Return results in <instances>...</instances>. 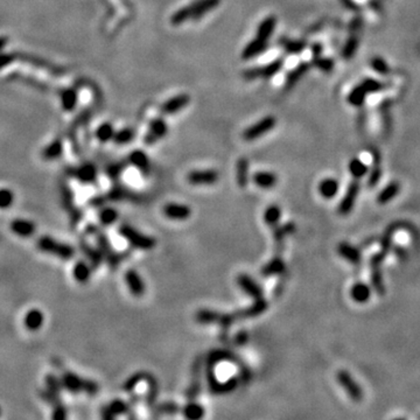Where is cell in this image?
Segmentation results:
<instances>
[{
    "label": "cell",
    "instance_id": "cell-1",
    "mask_svg": "<svg viewBox=\"0 0 420 420\" xmlns=\"http://www.w3.org/2000/svg\"><path fill=\"white\" fill-rule=\"evenodd\" d=\"M88 230H89L91 234H93L95 237L97 239V243L99 245V250H101L103 257L108 263L109 267L111 270H116L121 262L124 261V259L128 257V252H117L116 250L113 249L111 246V243H110L109 238L106 237V235L104 232L101 231V229L97 228V227H94V225H90V227H88Z\"/></svg>",
    "mask_w": 420,
    "mask_h": 420
},
{
    "label": "cell",
    "instance_id": "cell-2",
    "mask_svg": "<svg viewBox=\"0 0 420 420\" xmlns=\"http://www.w3.org/2000/svg\"><path fill=\"white\" fill-rule=\"evenodd\" d=\"M118 232L125 240H128L130 245L135 249L139 250H152L156 245V240L151 237L141 234L137 229L132 228L131 225L123 224L118 229Z\"/></svg>",
    "mask_w": 420,
    "mask_h": 420
},
{
    "label": "cell",
    "instance_id": "cell-3",
    "mask_svg": "<svg viewBox=\"0 0 420 420\" xmlns=\"http://www.w3.org/2000/svg\"><path fill=\"white\" fill-rule=\"evenodd\" d=\"M61 383H62V387L66 390L71 393L86 392L89 393L90 396H94L98 392V385L95 382L84 380V378H81L72 372L64 373Z\"/></svg>",
    "mask_w": 420,
    "mask_h": 420
},
{
    "label": "cell",
    "instance_id": "cell-4",
    "mask_svg": "<svg viewBox=\"0 0 420 420\" xmlns=\"http://www.w3.org/2000/svg\"><path fill=\"white\" fill-rule=\"evenodd\" d=\"M388 255L384 252L378 251L373 254L370 257V280H371V285L373 291L376 292L380 297H383L385 294V285L383 280V271H382V265L387 258Z\"/></svg>",
    "mask_w": 420,
    "mask_h": 420
},
{
    "label": "cell",
    "instance_id": "cell-5",
    "mask_svg": "<svg viewBox=\"0 0 420 420\" xmlns=\"http://www.w3.org/2000/svg\"><path fill=\"white\" fill-rule=\"evenodd\" d=\"M37 246H39L40 250L47 252V254L54 255L61 259H70L75 255L72 246L57 242V240L53 239L52 237H42L39 240V243H37Z\"/></svg>",
    "mask_w": 420,
    "mask_h": 420
},
{
    "label": "cell",
    "instance_id": "cell-6",
    "mask_svg": "<svg viewBox=\"0 0 420 420\" xmlns=\"http://www.w3.org/2000/svg\"><path fill=\"white\" fill-rule=\"evenodd\" d=\"M336 380H338L339 384L341 385V388L346 391L347 395L350 397V399H353L354 402H361L362 398H363V391H362L360 385L357 384V382L350 375L349 371L339 370L336 372Z\"/></svg>",
    "mask_w": 420,
    "mask_h": 420
},
{
    "label": "cell",
    "instance_id": "cell-7",
    "mask_svg": "<svg viewBox=\"0 0 420 420\" xmlns=\"http://www.w3.org/2000/svg\"><path fill=\"white\" fill-rule=\"evenodd\" d=\"M204 362L203 358L198 356L195 358L194 363L192 365V375H190V383L186 390V398L187 400H195L201 393L202 383H201V373H202V366H203Z\"/></svg>",
    "mask_w": 420,
    "mask_h": 420
},
{
    "label": "cell",
    "instance_id": "cell-8",
    "mask_svg": "<svg viewBox=\"0 0 420 420\" xmlns=\"http://www.w3.org/2000/svg\"><path fill=\"white\" fill-rule=\"evenodd\" d=\"M221 4V0H194L188 6H185L188 20H200L205 14L212 12Z\"/></svg>",
    "mask_w": 420,
    "mask_h": 420
},
{
    "label": "cell",
    "instance_id": "cell-9",
    "mask_svg": "<svg viewBox=\"0 0 420 420\" xmlns=\"http://www.w3.org/2000/svg\"><path fill=\"white\" fill-rule=\"evenodd\" d=\"M276 124H277L276 118L272 116H267L259 120L258 123H256L252 126H250V128H247L243 133V138L246 141H252V140H256L257 138H261V137L265 136L266 133H269L271 130H273Z\"/></svg>",
    "mask_w": 420,
    "mask_h": 420
},
{
    "label": "cell",
    "instance_id": "cell-10",
    "mask_svg": "<svg viewBox=\"0 0 420 420\" xmlns=\"http://www.w3.org/2000/svg\"><path fill=\"white\" fill-rule=\"evenodd\" d=\"M284 60H276L273 62L266 64L264 67H256L243 72V77L245 79H257V78H271L281 70Z\"/></svg>",
    "mask_w": 420,
    "mask_h": 420
},
{
    "label": "cell",
    "instance_id": "cell-11",
    "mask_svg": "<svg viewBox=\"0 0 420 420\" xmlns=\"http://www.w3.org/2000/svg\"><path fill=\"white\" fill-rule=\"evenodd\" d=\"M360 188H361V185L357 179H355L354 181H351L349 183L345 196L342 197V200L340 201V203H339V207H338L339 215L347 216L351 213V210L354 209L355 203H356L358 193H360Z\"/></svg>",
    "mask_w": 420,
    "mask_h": 420
},
{
    "label": "cell",
    "instance_id": "cell-12",
    "mask_svg": "<svg viewBox=\"0 0 420 420\" xmlns=\"http://www.w3.org/2000/svg\"><path fill=\"white\" fill-rule=\"evenodd\" d=\"M296 224L293 222H287L285 224H278L277 227L272 228V237L274 242V255H282L285 247V239L294 234L296 231Z\"/></svg>",
    "mask_w": 420,
    "mask_h": 420
},
{
    "label": "cell",
    "instance_id": "cell-13",
    "mask_svg": "<svg viewBox=\"0 0 420 420\" xmlns=\"http://www.w3.org/2000/svg\"><path fill=\"white\" fill-rule=\"evenodd\" d=\"M132 407L130 405V403H126L121 399H116L109 404L108 406H105L102 410V417L104 419L111 420L114 419L118 415L120 414H129L131 418H136L137 415L133 413Z\"/></svg>",
    "mask_w": 420,
    "mask_h": 420
},
{
    "label": "cell",
    "instance_id": "cell-14",
    "mask_svg": "<svg viewBox=\"0 0 420 420\" xmlns=\"http://www.w3.org/2000/svg\"><path fill=\"white\" fill-rule=\"evenodd\" d=\"M219 180V172L214 170L193 171L187 175V181L193 186H209L214 185V183H216Z\"/></svg>",
    "mask_w": 420,
    "mask_h": 420
},
{
    "label": "cell",
    "instance_id": "cell-15",
    "mask_svg": "<svg viewBox=\"0 0 420 420\" xmlns=\"http://www.w3.org/2000/svg\"><path fill=\"white\" fill-rule=\"evenodd\" d=\"M168 126L162 118H154L148 126V131L144 137V143L146 145H154L160 139L167 135Z\"/></svg>",
    "mask_w": 420,
    "mask_h": 420
},
{
    "label": "cell",
    "instance_id": "cell-16",
    "mask_svg": "<svg viewBox=\"0 0 420 420\" xmlns=\"http://www.w3.org/2000/svg\"><path fill=\"white\" fill-rule=\"evenodd\" d=\"M237 285L244 293L251 297L252 299L258 300L264 298V289L261 287V285L257 281L252 279L249 274H239L237 277Z\"/></svg>",
    "mask_w": 420,
    "mask_h": 420
},
{
    "label": "cell",
    "instance_id": "cell-17",
    "mask_svg": "<svg viewBox=\"0 0 420 420\" xmlns=\"http://www.w3.org/2000/svg\"><path fill=\"white\" fill-rule=\"evenodd\" d=\"M106 200L111 201H131V202H141L143 196L140 194L136 193L135 190L129 189L126 186H114L111 190L105 195Z\"/></svg>",
    "mask_w": 420,
    "mask_h": 420
},
{
    "label": "cell",
    "instance_id": "cell-18",
    "mask_svg": "<svg viewBox=\"0 0 420 420\" xmlns=\"http://www.w3.org/2000/svg\"><path fill=\"white\" fill-rule=\"evenodd\" d=\"M125 282L132 296L140 298L146 292V286H145L143 278L140 277V274L136 270H128V272L125 273Z\"/></svg>",
    "mask_w": 420,
    "mask_h": 420
},
{
    "label": "cell",
    "instance_id": "cell-19",
    "mask_svg": "<svg viewBox=\"0 0 420 420\" xmlns=\"http://www.w3.org/2000/svg\"><path fill=\"white\" fill-rule=\"evenodd\" d=\"M162 213L167 219L173 221H186L192 216V209L186 204L167 203L163 205Z\"/></svg>",
    "mask_w": 420,
    "mask_h": 420
},
{
    "label": "cell",
    "instance_id": "cell-20",
    "mask_svg": "<svg viewBox=\"0 0 420 420\" xmlns=\"http://www.w3.org/2000/svg\"><path fill=\"white\" fill-rule=\"evenodd\" d=\"M189 102H190V97L188 96V95L181 94L166 101L161 105L160 110H161V113L167 114V116H170V114H175L179 111H181L182 109H185L186 106L189 104Z\"/></svg>",
    "mask_w": 420,
    "mask_h": 420
},
{
    "label": "cell",
    "instance_id": "cell-21",
    "mask_svg": "<svg viewBox=\"0 0 420 420\" xmlns=\"http://www.w3.org/2000/svg\"><path fill=\"white\" fill-rule=\"evenodd\" d=\"M284 272H286V265L281 255H274L261 270V274L265 278L280 276Z\"/></svg>",
    "mask_w": 420,
    "mask_h": 420
},
{
    "label": "cell",
    "instance_id": "cell-22",
    "mask_svg": "<svg viewBox=\"0 0 420 420\" xmlns=\"http://www.w3.org/2000/svg\"><path fill=\"white\" fill-rule=\"evenodd\" d=\"M407 224H405L404 222H395V223H391L389 227L385 229V231L383 232V236H382L381 239H380V244H381V251L384 252L385 255H389V252L391 251V247H392V238L393 236L396 235L397 231L402 230V229H406Z\"/></svg>",
    "mask_w": 420,
    "mask_h": 420
},
{
    "label": "cell",
    "instance_id": "cell-23",
    "mask_svg": "<svg viewBox=\"0 0 420 420\" xmlns=\"http://www.w3.org/2000/svg\"><path fill=\"white\" fill-rule=\"evenodd\" d=\"M129 161L132 166H135L140 173L148 175L151 172V161L147 154L144 151L135 150L129 155Z\"/></svg>",
    "mask_w": 420,
    "mask_h": 420
},
{
    "label": "cell",
    "instance_id": "cell-24",
    "mask_svg": "<svg viewBox=\"0 0 420 420\" xmlns=\"http://www.w3.org/2000/svg\"><path fill=\"white\" fill-rule=\"evenodd\" d=\"M267 47H269V41H265L263 39H259V37L256 36L254 40L250 41L249 44L246 45V47L244 48L242 52V59L243 60H251L257 57L264 53Z\"/></svg>",
    "mask_w": 420,
    "mask_h": 420
},
{
    "label": "cell",
    "instance_id": "cell-25",
    "mask_svg": "<svg viewBox=\"0 0 420 420\" xmlns=\"http://www.w3.org/2000/svg\"><path fill=\"white\" fill-rule=\"evenodd\" d=\"M338 254L341 256L343 259L349 262L353 265H358L362 261V255L360 249L351 245V244L347 242H341L338 245Z\"/></svg>",
    "mask_w": 420,
    "mask_h": 420
},
{
    "label": "cell",
    "instance_id": "cell-26",
    "mask_svg": "<svg viewBox=\"0 0 420 420\" xmlns=\"http://www.w3.org/2000/svg\"><path fill=\"white\" fill-rule=\"evenodd\" d=\"M45 323V314L40 309H30L25 314L24 326L29 331L40 330Z\"/></svg>",
    "mask_w": 420,
    "mask_h": 420
},
{
    "label": "cell",
    "instance_id": "cell-27",
    "mask_svg": "<svg viewBox=\"0 0 420 420\" xmlns=\"http://www.w3.org/2000/svg\"><path fill=\"white\" fill-rule=\"evenodd\" d=\"M350 297L355 303L366 304L371 298V288L364 282H355L350 288Z\"/></svg>",
    "mask_w": 420,
    "mask_h": 420
},
{
    "label": "cell",
    "instance_id": "cell-28",
    "mask_svg": "<svg viewBox=\"0 0 420 420\" xmlns=\"http://www.w3.org/2000/svg\"><path fill=\"white\" fill-rule=\"evenodd\" d=\"M11 230L20 237L28 238L35 232V225L33 222L24 219H17L11 223Z\"/></svg>",
    "mask_w": 420,
    "mask_h": 420
},
{
    "label": "cell",
    "instance_id": "cell-29",
    "mask_svg": "<svg viewBox=\"0 0 420 420\" xmlns=\"http://www.w3.org/2000/svg\"><path fill=\"white\" fill-rule=\"evenodd\" d=\"M255 185L258 186L262 189H271L277 185L278 177L272 172H257L254 174Z\"/></svg>",
    "mask_w": 420,
    "mask_h": 420
},
{
    "label": "cell",
    "instance_id": "cell-30",
    "mask_svg": "<svg viewBox=\"0 0 420 420\" xmlns=\"http://www.w3.org/2000/svg\"><path fill=\"white\" fill-rule=\"evenodd\" d=\"M145 381L147 382V395H146V406L148 410H152L156 404V399H158L159 393V383L155 380V377L151 373L147 372Z\"/></svg>",
    "mask_w": 420,
    "mask_h": 420
},
{
    "label": "cell",
    "instance_id": "cell-31",
    "mask_svg": "<svg viewBox=\"0 0 420 420\" xmlns=\"http://www.w3.org/2000/svg\"><path fill=\"white\" fill-rule=\"evenodd\" d=\"M277 26V18L271 15V17L265 18L261 24L258 25L257 33H256V36L259 37V39H263L265 41H269L270 37L272 36V34L276 30Z\"/></svg>",
    "mask_w": 420,
    "mask_h": 420
},
{
    "label": "cell",
    "instance_id": "cell-32",
    "mask_svg": "<svg viewBox=\"0 0 420 420\" xmlns=\"http://www.w3.org/2000/svg\"><path fill=\"white\" fill-rule=\"evenodd\" d=\"M152 417L159 418L162 415H173L181 412V407L174 402H163L160 404H155L154 407L150 410Z\"/></svg>",
    "mask_w": 420,
    "mask_h": 420
},
{
    "label": "cell",
    "instance_id": "cell-33",
    "mask_svg": "<svg viewBox=\"0 0 420 420\" xmlns=\"http://www.w3.org/2000/svg\"><path fill=\"white\" fill-rule=\"evenodd\" d=\"M399 192H400V185L398 181H392L390 183H388V185L381 190L380 194H378L377 203H380L382 205L389 203V202L392 201L393 198L398 195Z\"/></svg>",
    "mask_w": 420,
    "mask_h": 420
},
{
    "label": "cell",
    "instance_id": "cell-34",
    "mask_svg": "<svg viewBox=\"0 0 420 420\" xmlns=\"http://www.w3.org/2000/svg\"><path fill=\"white\" fill-rule=\"evenodd\" d=\"M91 266L84 261H78L72 267V277L79 284H87L91 278Z\"/></svg>",
    "mask_w": 420,
    "mask_h": 420
},
{
    "label": "cell",
    "instance_id": "cell-35",
    "mask_svg": "<svg viewBox=\"0 0 420 420\" xmlns=\"http://www.w3.org/2000/svg\"><path fill=\"white\" fill-rule=\"evenodd\" d=\"M339 181L333 178H327L320 182L319 193L324 200H331L339 193Z\"/></svg>",
    "mask_w": 420,
    "mask_h": 420
},
{
    "label": "cell",
    "instance_id": "cell-36",
    "mask_svg": "<svg viewBox=\"0 0 420 420\" xmlns=\"http://www.w3.org/2000/svg\"><path fill=\"white\" fill-rule=\"evenodd\" d=\"M236 180L239 188L245 189L249 183V161L246 158H240L236 165Z\"/></svg>",
    "mask_w": 420,
    "mask_h": 420
},
{
    "label": "cell",
    "instance_id": "cell-37",
    "mask_svg": "<svg viewBox=\"0 0 420 420\" xmlns=\"http://www.w3.org/2000/svg\"><path fill=\"white\" fill-rule=\"evenodd\" d=\"M238 384H239L238 378L232 376L224 382L219 381L213 388H210L209 390L213 393V395H224V393H230L234 391L235 389L238 387Z\"/></svg>",
    "mask_w": 420,
    "mask_h": 420
},
{
    "label": "cell",
    "instance_id": "cell-38",
    "mask_svg": "<svg viewBox=\"0 0 420 420\" xmlns=\"http://www.w3.org/2000/svg\"><path fill=\"white\" fill-rule=\"evenodd\" d=\"M75 177L82 183H93L97 179V170L91 163H86L75 172Z\"/></svg>",
    "mask_w": 420,
    "mask_h": 420
},
{
    "label": "cell",
    "instance_id": "cell-39",
    "mask_svg": "<svg viewBox=\"0 0 420 420\" xmlns=\"http://www.w3.org/2000/svg\"><path fill=\"white\" fill-rule=\"evenodd\" d=\"M181 412L182 414L185 415V418L190 420H197L203 418L205 413L203 406L196 403L195 400H189V402L181 408Z\"/></svg>",
    "mask_w": 420,
    "mask_h": 420
},
{
    "label": "cell",
    "instance_id": "cell-40",
    "mask_svg": "<svg viewBox=\"0 0 420 420\" xmlns=\"http://www.w3.org/2000/svg\"><path fill=\"white\" fill-rule=\"evenodd\" d=\"M81 249L83 251V254L86 255L88 259L90 261L91 266H93L94 269H97V267L102 264L104 257H103L101 250H96L95 247L89 245L87 242L81 243Z\"/></svg>",
    "mask_w": 420,
    "mask_h": 420
},
{
    "label": "cell",
    "instance_id": "cell-41",
    "mask_svg": "<svg viewBox=\"0 0 420 420\" xmlns=\"http://www.w3.org/2000/svg\"><path fill=\"white\" fill-rule=\"evenodd\" d=\"M281 220V208L277 204L270 205L264 213V221L269 228H274L279 224Z\"/></svg>",
    "mask_w": 420,
    "mask_h": 420
},
{
    "label": "cell",
    "instance_id": "cell-42",
    "mask_svg": "<svg viewBox=\"0 0 420 420\" xmlns=\"http://www.w3.org/2000/svg\"><path fill=\"white\" fill-rule=\"evenodd\" d=\"M119 217V214L114 208L106 207L103 208L98 214V220L102 225H105V227H109V225L113 224Z\"/></svg>",
    "mask_w": 420,
    "mask_h": 420
},
{
    "label": "cell",
    "instance_id": "cell-43",
    "mask_svg": "<svg viewBox=\"0 0 420 420\" xmlns=\"http://www.w3.org/2000/svg\"><path fill=\"white\" fill-rule=\"evenodd\" d=\"M61 103H62V108L66 111H72L76 108V104H77V94H76V91L72 89H67L66 91H63L62 95H61Z\"/></svg>",
    "mask_w": 420,
    "mask_h": 420
},
{
    "label": "cell",
    "instance_id": "cell-44",
    "mask_svg": "<svg viewBox=\"0 0 420 420\" xmlns=\"http://www.w3.org/2000/svg\"><path fill=\"white\" fill-rule=\"evenodd\" d=\"M308 68L309 66L307 63H301L296 68V69H293L291 72H289V74L287 75V77H286V83H285L286 88H292L294 84H296L305 74H306Z\"/></svg>",
    "mask_w": 420,
    "mask_h": 420
},
{
    "label": "cell",
    "instance_id": "cell-45",
    "mask_svg": "<svg viewBox=\"0 0 420 420\" xmlns=\"http://www.w3.org/2000/svg\"><path fill=\"white\" fill-rule=\"evenodd\" d=\"M349 172L350 174L353 175L354 179H357L358 180V179L363 178L364 175L368 173V166H366L361 159L354 158L349 162Z\"/></svg>",
    "mask_w": 420,
    "mask_h": 420
},
{
    "label": "cell",
    "instance_id": "cell-46",
    "mask_svg": "<svg viewBox=\"0 0 420 420\" xmlns=\"http://www.w3.org/2000/svg\"><path fill=\"white\" fill-rule=\"evenodd\" d=\"M114 133H116V131H114L113 126L110 123H104L97 129L96 138L101 143H108L110 140H113Z\"/></svg>",
    "mask_w": 420,
    "mask_h": 420
},
{
    "label": "cell",
    "instance_id": "cell-47",
    "mask_svg": "<svg viewBox=\"0 0 420 420\" xmlns=\"http://www.w3.org/2000/svg\"><path fill=\"white\" fill-rule=\"evenodd\" d=\"M366 94H368V91L364 89V87L362 86V84H360V86L356 87L353 91H351L348 97V101L351 105L361 106L365 101Z\"/></svg>",
    "mask_w": 420,
    "mask_h": 420
},
{
    "label": "cell",
    "instance_id": "cell-48",
    "mask_svg": "<svg viewBox=\"0 0 420 420\" xmlns=\"http://www.w3.org/2000/svg\"><path fill=\"white\" fill-rule=\"evenodd\" d=\"M135 136H136V132L133 131L132 129H121L119 131H117L114 133V137H113V141L116 143L117 145H126L129 143H131V141L135 139Z\"/></svg>",
    "mask_w": 420,
    "mask_h": 420
},
{
    "label": "cell",
    "instance_id": "cell-49",
    "mask_svg": "<svg viewBox=\"0 0 420 420\" xmlns=\"http://www.w3.org/2000/svg\"><path fill=\"white\" fill-rule=\"evenodd\" d=\"M146 375H147V372L139 371V372H136L135 375H132L131 377H129L128 380L125 381V383L123 384V390L125 392H133V390L137 388V385H138L140 382L145 381Z\"/></svg>",
    "mask_w": 420,
    "mask_h": 420
},
{
    "label": "cell",
    "instance_id": "cell-50",
    "mask_svg": "<svg viewBox=\"0 0 420 420\" xmlns=\"http://www.w3.org/2000/svg\"><path fill=\"white\" fill-rule=\"evenodd\" d=\"M62 143L60 140H55L44 151V156L48 160H54L62 154Z\"/></svg>",
    "mask_w": 420,
    "mask_h": 420
},
{
    "label": "cell",
    "instance_id": "cell-51",
    "mask_svg": "<svg viewBox=\"0 0 420 420\" xmlns=\"http://www.w3.org/2000/svg\"><path fill=\"white\" fill-rule=\"evenodd\" d=\"M14 202V194L11 189L0 188V209L5 210L12 207Z\"/></svg>",
    "mask_w": 420,
    "mask_h": 420
},
{
    "label": "cell",
    "instance_id": "cell-52",
    "mask_svg": "<svg viewBox=\"0 0 420 420\" xmlns=\"http://www.w3.org/2000/svg\"><path fill=\"white\" fill-rule=\"evenodd\" d=\"M282 48L285 49L286 53L288 54H298L301 51H304L305 44L303 41H293V40H285L281 41Z\"/></svg>",
    "mask_w": 420,
    "mask_h": 420
},
{
    "label": "cell",
    "instance_id": "cell-53",
    "mask_svg": "<svg viewBox=\"0 0 420 420\" xmlns=\"http://www.w3.org/2000/svg\"><path fill=\"white\" fill-rule=\"evenodd\" d=\"M125 167H126L125 162L112 163V165H110L108 168H106V174H108V177L111 179V180L116 181L117 179L120 177V174L124 172Z\"/></svg>",
    "mask_w": 420,
    "mask_h": 420
},
{
    "label": "cell",
    "instance_id": "cell-54",
    "mask_svg": "<svg viewBox=\"0 0 420 420\" xmlns=\"http://www.w3.org/2000/svg\"><path fill=\"white\" fill-rule=\"evenodd\" d=\"M357 45L358 42L356 37H350V39L347 41L345 49H343V57H345V59H351L355 54V52H356Z\"/></svg>",
    "mask_w": 420,
    "mask_h": 420
},
{
    "label": "cell",
    "instance_id": "cell-55",
    "mask_svg": "<svg viewBox=\"0 0 420 420\" xmlns=\"http://www.w3.org/2000/svg\"><path fill=\"white\" fill-rule=\"evenodd\" d=\"M371 67L373 70L380 72V74H387V72H389V67L387 62H385L383 59H381V57H375V59H372Z\"/></svg>",
    "mask_w": 420,
    "mask_h": 420
},
{
    "label": "cell",
    "instance_id": "cell-56",
    "mask_svg": "<svg viewBox=\"0 0 420 420\" xmlns=\"http://www.w3.org/2000/svg\"><path fill=\"white\" fill-rule=\"evenodd\" d=\"M381 177H382V170L380 168V166L376 165L375 167L372 168L371 173H370V177H369V180H368V186L371 188V187H375L378 181L381 180Z\"/></svg>",
    "mask_w": 420,
    "mask_h": 420
},
{
    "label": "cell",
    "instance_id": "cell-57",
    "mask_svg": "<svg viewBox=\"0 0 420 420\" xmlns=\"http://www.w3.org/2000/svg\"><path fill=\"white\" fill-rule=\"evenodd\" d=\"M362 86L364 87V89L368 91V93H375V91H378L382 88L381 83L375 81V79H365V81L362 83Z\"/></svg>",
    "mask_w": 420,
    "mask_h": 420
},
{
    "label": "cell",
    "instance_id": "cell-58",
    "mask_svg": "<svg viewBox=\"0 0 420 420\" xmlns=\"http://www.w3.org/2000/svg\"><path fill=\"white\" fill-rule=\"evenodd\" d=\"M315 64H316V67H319L320 69L324 70V71L330 70L334 66L333 61H331L330 59H318L315 61Z\"/></svg>",
    "mask_w": 420,
    "mask_h": 420
},
{
    "label": "cell",
    "instance_id": "cell-59",
    "mask_svg": "<svg viewBox=\"0 0 420 420\" xmlns=\"http://www.w3.org/2000/svg\"><path fill=\"white\" fill-rule=\"evenodd\" d=\"M247 340H249V335H247L246 331L245 330H240V331H238L237 334L235 335L234 343H235L236 346L242 347V346H244L247 342Z\"/></svg>",
    "mask_w": 420,
    "mask_h": 420
},
{
    "label": "cell",
    "instance_id": "cell-60",
    "mask_svg": "<svg viewBox=\"0 0 420 420\" xmlns=\"http://www.w3.org/2000/svg\"><path fill=\"white\" fill-rule=\"evenodd\" d=\"M391 250H392V252L393 254H395L397 257H398L400 261H406L407 259V252H406V250L404 249L403 246H400V245H396V244H393L392 245V247H391Z\"/></svg>",
    "mask_w": 420,
    "mask_h": 420
},
{
    "label": "cell",
    "instance_id": "cell-61",
    "mask_svg": "<svg viewBox=\"0 0 420 420\" xmlns=\"http://www.w3.org/2000/svg\"><path fill=\"white\" fill-rule=\"evenodd\" d=\"M67 417L66 408L63 406H57L54 411V414H53V418L55 419H64Z\"/></svg>",
    "mask_w": 420,
    "mask_h": 420
},
{
    "label": "cell",
    "instance_id": "cell-62",
    "mask_svg": "<svg viewBox=\"0 0 420 420\" xmlns=\"http://www.w3.org/2000/svg\"><path fill=\"white\" fill-rule=\"evenodd\" d=\"M376 237H373V236H371V237H369V238H366V239H364L363 242L361 243V247L362 249H366V247H369V246H371L372 244H373V242H376Z\"/></svg>",
    "mask_w": 420,
    "mask_h": 420
}]
</instances>
